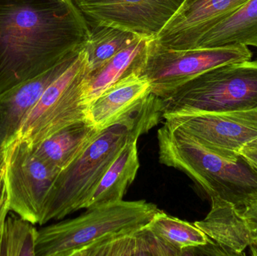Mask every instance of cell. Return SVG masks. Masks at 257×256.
I'll return each instance as SVG.
<instances>
[{"instance_id": "obj_1", "label": "cell", "mask_w": 257, "mask_h": 256, "mask_svg": "<svg viewBox=\"0 0 257 256\" xmlns=\"http://www.w3.org/2000/svg\"><path fill=\"white\" fill-rule=\"evenodd\" d=\"M90 35L75 0H0V94L79 54Z\"/></svg>"}, {"instance_id": "obj_2", "label": "cell", "mask_w": 257, "mask_h": 256, "mask_svg": "<svg viewBox=\"0 0 257 256\" xmlns=\"http://www.w3.org/2000/svg\"><path fill=\"white\" fill-rule=\"evenodd\" d=\"M159 161L187 174L209 195L242 211L257 194V173L241 156L230 162L208 151L190 137L164 123L157 132Z\"/></svg>"}, {"instance_id": "obj_3", "label": "cell", "mask_w": 257, "mask_h": 256, "mask_svg": "<svg viewBox=\"0 0 257 256\" xmlns=\"http://www.w3.org/2000/svg\"><path fill=\"white\" fill-rule=\"evenodd\" d=\"M159 210L145 200L90 207L78 217L38 230L36 256H79L99 243L144 228Z\"/></svg>"}, {"instance_id": "obj_4", "label": "cell", "mask_w": 257, "mask_h": 256, "mask_svg": "<svg viewBox=\"0 0 257 256\" xmlns=\"http://www.w3.org/2000/svg\"><path fill=\"white\" fill-rule=\"evenodd\" d=\"M141 135L124 123L100 131L87 148L57 174L45 199L39 225L86 209L104 174L125 144L133 137Z\"/></svg>"}, {"instance_id": "obj_5", "label": "cell", "mask_w": 257, "mask_h": 256, "mask_svg": "<svg viewBox=\"0 0 257 256\" xmlns=\"http://www.w3.org/2000/svg\"><path fill=\"white\" fill-rule=\"evenodd\" d=\"M162 100L163 113L175 110L223 113L257 109V60L206 71Z\"/></svg>"}, {"instance_id": "obj_6", "label": "cell", "mask_w": 257, "mask_h": 256, "mask_svg": "<svg viewBox=\"0 0 257 256\" xmlns=\"http://www.w3.org/2000/svg\"><path fill=\"white\" fill-rule=\"evenodd\" d=\"M90 72L84 48L72 66L45 90L23 123L17 138L33 147L69 125L87 120L88 106L83 99V88Z\"/></svg>"}, {"instance_id": "obj_7", "label": "cell", "mask_w": 257, "mask_h": 256, "mask_svg": "<svg viewBox=\"0 0 257 256\" xmlns=\"http://www.w3.org/2000/svg\"><path fill=\"white\" fill-rule=\"evenodd\" d=\"M253 53L244 45L218 48L167 49L150 40L140 73L151 84V93L160 99L197 75L222 65L251 60Z\"/></svg>"}, {"instance_id": "obj_8", "label": "cell", "mask_w": 257, "mask_h": 256, "mask_svg": "<svg viewBox=\"0 0 257 256\" xmlns=\"http://www.w3.org/2000/svg\"><path fill=\"white\" fill-rule=\"evenodd\" d=\"M165 123L211 153L237 162L246 144L257 138V109L210 113L175 110L163 113Z\"/></svg>"}, {"instance_id": "obj_9", "label": "cell", "mask_w": 257, "mask_h": 256, "mask_svg": "<svg viewBox=\"0 0 257 256\" xmlns=\"http://www.w3.org/2000/svg\"><path fill=\"white\" fill-rule=\"evenodd\" d=\"M3 182L10 211L39 224L48 192L60 171L39 159L24 140L4 149Z\"/></svg>"}, {"instance_id": "obj_10", "label": "cell", "mask_w": 257, "mask_h": 256, "mask_svg": "<svg viewBox=\"0 0 257 256\" xmlns=\"http://www.w3.org/2000/svg\"><path fill=\"white\" fill-rule=\"evenodd\" d=\"M184 0H75L89 25L155 39Z\"/></svg>"}, {"instance_id": "obj_11", "label": "cell", "mask_w": 257, "mask_h": 256, "mask_svg": "<svg viewBox=\"0 0 257 256\" xmlns=\"http://www.w3.org/2000/svg\"><path fill=\"white\" fill-rule=\"evenodd\" d=\"M248 0H184L154 40L163 48L188 50Z\"/></svg>"}, {"instance_id": "obj_12", "label": "cell", "mask_w": 257, "mask_h": 256, "mask_svg": "<svg viewBox=\"0 0 257 256\" xmlns=\"http://www.w3.org/2000/svg\"><path fill=\"white\" fill-rule=\"evenodd\" d=\"M78 54L69 57L44 73L0 94L1 148L6 149L16 140L23 123L45 90L72 66Z\"/></svg>"}, {"instance_id": "obj_13", "label": "cell", "mask_w": 257, "mask_h": 256, "mask_svg": "<svg viewBox=\"0 0 257 256\" xmlns=\"http://www.w3.org/2000/svg\"><path fill=\"white\" fill-rule=\"evenodd\" d=\"M151 93L148 78L139 72H133L114 83L88 105L87 120L97 130L107 129Z\"/></svg>"}, {"instance_id": "obj_14", "label": "cell", "mask_w": 257, "mask_h": 256, "mask_svg": "<svg viewBox=\"0 0 257 256\" xmlns=\"http://www.w3.org/2000/svg\"><path fill=\"white\" fill-rule=\"evenodd\" d=\"M211 210L205 219L194 222L207 236L238 255L252 243L250 230L242 213L232 203L211 197Z\"/></svg>"}, {"instance_id": "obj_15", "label": "cell", "mask_w": 257, "mask_h": 256, "mask_svg": "<svg viewBox=\"0 0 257 256\" xmlns=\"http://www.w3.org/2000/svg\"><path fill=\"white\" fill-rule=\"evenodd\" d=\"M99 132L89 120H81L60 129L32 149L39 159L60 171L87 148Z\"/></svg>"}, {"instance_id": "obj_16", "label": "cell", "mask_w": 257, "mask_h": 256, "mask_svg": "<svg viewBox=\"0 0 257 256\" xmlns=\"http://www.w3.org/2000/svg\"><path fill=\"white\" fill-rule=\"evenodd\" d=\"M138 139V137H133L125 144L104 174L86 209L123 201L128 186L136 179L140 167Z\"/></svg>"}, {"instance_id": "obj_17", "label": "cell", "mask_w": 257, "mask_h": 256, "mask_svg": "<svg viewBox=\"0 0 257 256\" xmlns=\"http://www.w3.org/2000/svg\"><path fill=\"white\" fill-rule=\"evenodd\" d=\"M150 40L151 39L139 38L117 53L102 69L89 73L83 88V99L87 106L123 77L134 72H140Z\"/></svg>"}, {"instance_id": "obj_18", "label": "cell", "mask_w": 257, "mask_h": 256, "mask_svg": "<svg viewBox=\"0 0 257 256\" xmlns=\"http://www.w3.org/2000/svg\"><path fill=\"white\" fill-rule=\"evenodd\" d=\"M244 45L257 48V0H248L236 12L207 32L194 48Z\"/></svg>"}, {"instance_id": "obj_19", "label": "cell", "mask_w": 257, "mask_h": 256, "mask_svg": "<svg viewBox=\"0 0 257 256\" xmlns=\"http://www.w3.org/2000/svg\"><path fill=\"white\" fill-rule=\"evenodd\" d=\"M178 256V252L157 238L146 226L86 249L79 256Z\"/></svg>"}, {"instance_id": "obj_20", "label": "cell", "mask_w": 257, "mask_h": 256, "mask_svg": "<svg viewBox=\"0 0 257 256\" xmlns=\"http://www.w3.org/2000/svg\"><path fill=\"white\" fill-rule=\"evenodd\" d=\"M146 228L165 244L185 255L186 250L207 244L211 239L197 226L159 210Z\"/></svg>"}, {"instance_id": "obj_21", "label": "cell", "mask_w": 257, "mask_h": 256, "mask_svg": "<svg viewBox=\"0 0 257 256\" xmlns=\"http://www.w3.org/2000/svg\"><path fill=\"white\" fill-rule=\"evenodd\" d=\"M90 39L85 47L90 74L102 69L117 53L142 36L107 26L89 25Z\"/></svg>"}, {"instance_id": "obj_22", "label": "cell", "mask_w": 257, "mask_h": 256, "mask_svg": "<svg viewBox=\"0 0 257 256\" xmlns=\"http://www.w3.org/2000/svg\"><path fill=\"white\" fill-rule=\"evenodd\" d=\"M38 230L35 224L13 213L3 228L0 256H36Z\"/></svg>"}, {"instance_id": "obj_23", "label": "cell", "mask_w": 257, "mask_h": 256, "mask_svg": "<svg viewBox=\"0 0 257 256\" xmlns=\"http://www.w3.org/2000/svg\"><path fill=\"white\" fill-rule=\"evenodd\" d=\"M241 213L250 230L252 243H257V194L249 200Z\"/></svg>"}, {"instance_id": "obj_24", "label": "cell", "mask_w": 257, "mask_h": 256, "mask_svg": "<svg viewBox=\"0 0 257 256\" xmlns=\"http://www.w3.org/2000/svg\"><path fill=\"white\" fill-rule=\"evenodd\" d=\"M240 154L257 173V138L246 144Z\"/></svg>"}, {"instance_id": "obj_25", "label": "cell", "mask_w": 257, "mask_h": 256, "mask_svg": "<svg viewBox=\"0 0 257 256\" xmlns=\"http://www.w3.org/2000/svg\"><path fill=\"white\" fill-rule=\"evenodd\" d=\"M9 212H10V209H9V203H8L7 198H6V190H5L4 186L3 184L1 198H0V247H1L5 222H6V217H7Z\"/></svg>"}, {"instance_id": "obj_26", "label": "cell", "mask_w": 257, "mask_h": 256, "mask_svg": "<svg viewBox=\"0 0 257 256\" xmlns=\"http://www.w3.org/2000/svg\"><path fill=\"white\" fill-rule=\"evenodd\" d=\"M4 149L0 147V177L3 176V168H4Z\"/></svg>"}, {"instance_id": "obj_27", "label": "cell", "mask_w": 257, "mask_h": 256, "mask_svg": "<svg viewBox=\"0 0 257 256\" xmlns=\"http://www.w3.org/2000/svg\"><path fill=\"white\" fill-rule=\"evenodd\" d=\"M249 246L251 249L252 255L257 256V243H251Z\"/></svg>"}, {"instance_id": "obj_28", "label": "cell", "mask_w": 257, "mask_h": 256, "mask_svg": "<svg viewBox=\"0 0 257 256\" xmlns=\"http://www.w3.org/2000/svg\"><path fill=\"white\" fill-rule=\"evenodd\" d=\"M3 177H0V198L2 195V189H3Z\"/></svg>"}]
</instances>
